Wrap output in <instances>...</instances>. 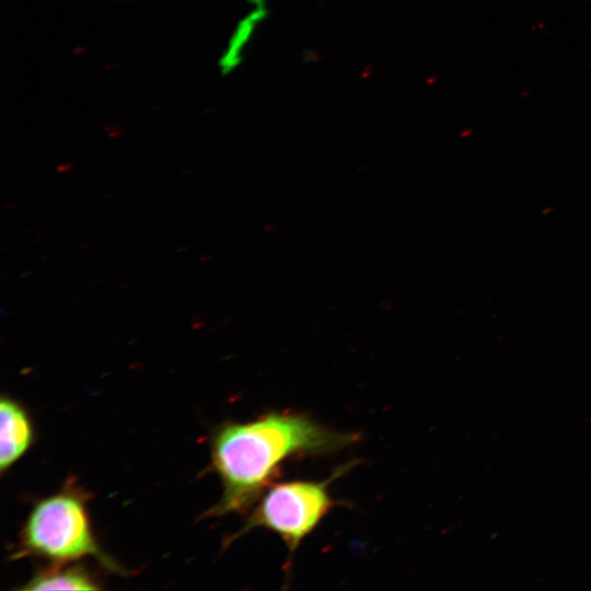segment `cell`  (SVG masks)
I'll return each mask as SVG.
<instances>
[{"label": "cell", "mask_w": 591, "mask_h": 591, "mask_svg": "<svg viewBox=\"0 0 591 591\" xmlns=\"http://www.w3.org/2000/svg\"><path fill=\"white\" fill-rule=\"evenodd\" d=\"M358 439V433L337 431L291 412H269L251 421L222 424L211 439V461L223 490L206 515L246 512L289 459L332 454Z\"/></svg>", "instance_id": "cell-1"}, {"label": "cell", "mask_w": 591, "mask_h": 591, "mask_svg": "<svg viewBox=\"0 0 591 591\" xmlns=\"http://www.w3.org/2000/svg\"><path fill=\"white\" fill-rule=\"evenodd\" d=\"M78 491L67 488L35 505L20 534L15 558L37 556L69 563L91 556L111 570L118 566L97 545Z\"/></svg>", "instance_id": "cell-2"}, {"label": "cell", "mask_w": 591, "mask_h": 591, "mask_svg": "<svg viewBox=\"0 0 591 591\" xmlns=\"http://www.w3.org/2000/svg\"><path fill=\"white\" fill-rule=\"evenodd\" d=\"M351 467H338L325 480H288L270 485L246 519L244 525L228 542L235 541L254 529L277 534L288 548V564L296 551L334 508L331 483Z\"/></svg>", "instance_id": "cell-3"}, {"label": "cell", "mask_w": 591, "mask_h": 591, "mask_svg": "<svg viewBox=\"0 0 591 591\" xmlns=\"http://www.w3.org/2000/svg\"><path fill=\"white\" fill-rule=\"evenodd\" d=\"M246 3L219 55L218 68L222 76H230L241 67L257 33L268 20V0H247Z\"/></svg>", "instance_id": "cell-4"}, {"label": "cell", "mask_w": 591, "mask_h": 591, "mask_svg": "<svg viewBox=\"0 0 591 591\" xmlns=\"http://www.w3.org/2000/svg\"><path fill=\"white\" fill-rule=\"evenodd\" d=\"M0 413V471L3 473L28 450L34 433L26 410L14 399L3 396Z\"/></svg>", "instance_id": "cell-5"}, {"label": "cell", "mask_w": 591, "mask_h": 591, "mask_svg": "<svg viewBox=\"0 0 591 591\" xmlns=\"http://www.w3.org/2000/svg\"><path fill=\"white\" fill-rule=\"evenodd\" d=\"M101 587L95 578L79 565L55 563L25 583L21 590H97Z\"/></svg>", "instance_id": "cell-6"}, {"label": "cell", "mask_w": 591, "mask_h": 591, "mask_svg": "<svg viewBox=\"0 0 591 591\" xmlns=\"http://www.w3.org/2000/svg\"><path fill=\"white\" fill-rule=\"evenodd\" d=\"M70 167H71V165H59V166L57 167V171H58V172H66V171H68Z\"/></svg>", "instance_id": "cell-7"}, {"label": "cell", "mask_w": 591, "mask_h": 591, "mask_svg": "<svg viewBox=\"0 0 591 591\" xmlns=\"http://www.w3.org/2000/svg\"><path fill=\"white\" fill-rule=\"evenodd\" d=\"M30 274H31V271L23 273V274H22V277H27Z\"/></svg>", "instance_id": "cell-8"}]
</instances>
